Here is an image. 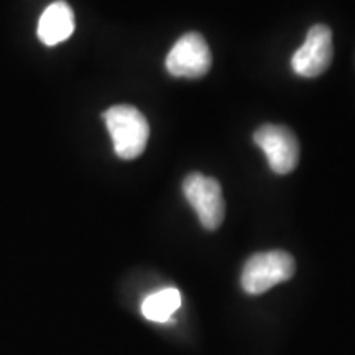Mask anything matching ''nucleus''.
Here are the masks:
<instances>
[{"mask_svg": "<svg viewBox=\"0 0 355 355\" xmlns=\"http://www.w3.org/2000/svg\"><path fill=\"white\" fill-rule=\"evenodd\" d=\"M104 121L119 158L135 159L145 152L150 127L139 109L127 104L114 105L104 112Z\"/></svg>", "mask_w": 355, "mask_h": 355, "instance_id": "obj_1", "label": "nucleus"}, {"mask_svg": "<svg viewBox=\"0 0 355 355\" xmlns=\"http://www.w3.org/2000/svg\"><path fill=\"white\" fill-rule=\"evenodd\" d=\"M295 259L283 250L261 252L247 260L242 272V288L248 295H261L295 275Z\"/></svg>", "mask_w": 355, "mask_h": 355, "instance_id": "obj_2", "label": "nucleus"}, {"mask_svg": "<svg viewBox=\"0 0 355 355\" xmlns=\"http://www.w3.org/2000/svg\"><path fill=\"white\" fill-rule=\"evenodd\" d=\"M183 193L196 211L204 229L216 230L220 227L225 216V202L222 198V188L216 178L191 173L183 181Z\"/></svg>", "mask_w": 355, "mask_h": 355, "instance_id": "obj_3", "label": "nucleus"}, {"mask_svg": "<svg viewBox=\"0 0 355 355\" xmlns=\"http://www.w3.org/2000/svg\"><path fill=\"white\" fill-rule=\"evenodd\" d=\"M212 66L209 44L196 32L184 33L166 56V69L175 78L198 79L206 76Z\"/></svg>", "mask_w": 355, "mask_h": 355, "instance_id": "obj_4", "label": "nucleus"}, {"mask_svg": "<svg viewBox=\"0 0 355 355\" xmlns=\"http://www.w3.org/2000/svg\"><path fill=\"white\" fill-rule=\"evenodd\" d=\"M254 141L263 150L277 175H288L298 166L300 141L288 127L266 123L254 133Z\"/></svg>", "mask_w": 355, "mask_h": 355, "instance_id": "obj_5", "label": "nucleus"}, {"mask_svg": "<svg viewBox=\"0 0 355 355\" xmlns=\"http://www.w3.org/2000/svg\"><path fill=\"white\" fill-rule=\"evenodd\" d=\"M334 48L332 32L327 25L318 24L306 35L304 43L291 58V68L301 78H318L331 66Z\"/></svg>", "mask_w": 355, "mask_h": 355, "instance_id": "obj_6", "label": "nucleus"}, {"mask_svg": "<svg viewBox=\"0 0 355 355\" xmlns=\"http://www.w3.org/2000/svg\"><path fill=\"white\" fill-rule=\"evenodd\" d=\"M74 32V13L66 2H55L44 8L38 21V38L46 46L63 43Z\"/></svg>", "mask_w": 355, "mask_h": 355, "instance_id": "obj_7", "label": "nucleus"}, {"mask_svg": "<svg viewBox=\"0 0 355 355\" xmlns=\"http://www.w3.org/2000/svg\"><path fill=\"white\" fill-rule=\"evenodd\" d=\"M181 306V295L176 288H165L146 296L141 303V314L153 322H166Z\"/></svg>", "mask_w": 355, "mask_h": 355, "instance_id": "obj_8", "label": "nucleus"}]
</instances>
